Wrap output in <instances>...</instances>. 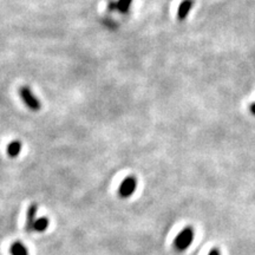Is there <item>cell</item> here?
I'll return each instance as SVG.
<instances>
[{"label": "cell", "mask_w": 255, "mask_h": 255, "mask_svg": "<svg viewBox=\"0 0 255 255\" xmlns=\"http://www.w3.org/2000/svg\"><path fill=\"white\" fill-rule=\"evenodd\" d=\"M194 229L192 227L188 226L182 229L181 232L177 234V236L174 240V247L177 252H184L186 249L189 248V246L192 245L194 241Z\"/></svg>", "instance_id": "obj_1"}, {"label": "cell", "mask_w": 255, "mask_h": 255, "mask_svg": "<svg viewBox=\"0 0 255 255\" xmlns=\"http://www.w3.org/2000/svg\"><path fill=\"white\" fill-rule=\"evenodd\" d=\"M18 92H19L20 98L23 99L25 105L28 106L30 110H32V111H38V110L42 108V103H40L39 98H37L36 96H34V93L32 92V90L29 87L24 85V87L19 88Z\"/></svg>", "instance_id": "obj_2"}, {"label": "cell", "mask_w": 255, "mask_h": 255, "mask_svg": "<svg viewBox=\"0 0 255 255\" xmlns=\"http://www.w3.org/2000/svg\"><path fill=\"white\" fill-rule=\"evenodd\" d=\"M136 188H137V179H136V176L130 175L125 177L122 181V183L120 184V188H118V195L122 198L130 197L136 192Z\"/></svg>", "instance_id": "obj_3"}, {"label": "cell", "mask_w": 255, "mask_h": 255, "mask_svg": "<svg viewBox=\"0 0 255 255\" xmlns=\"http://www.w3.org/2000/svg\"><path fill=\"white\" fill-rule=\"evenodd\" d=\"M193 6H194V0H183L180 4L179 10H177V19L180 21H183L186 19L190 11H192Z\"/></svg>", "instance_id": "obj_4"}, {"label": "cell", "mask_w": 255, "mask_h": 255, "mask_svg": "<svg viewBox=\"0 0 255 255\" xmlns=\"http://www.w3.org/2000/svg\"><path fill=\"white\" fill-rule=\"evenodd\" d=\"M37 210H38V206L32 203L31 206L29 207L28 209V214H26V232H32L34 228V224H36L37 219Z\"/></svg>", "instance_id": "obj_5"}, {"label": "cell", "mask_w": 255, "mask_h": 255, "mask_svg": "<svg viewBox=\"0 0 255 255\" xmlns=\"http://www.w3.org/2000/svg\"><path fill=\"white\" fill-rule=\"evenodd\" d=\"M6 150H7V155H9L10 157L15 158L19 156L21 151V142L17 141V139H15V141H12L9 146H7Z\"/></svg>", "instance_id": "obj_6"}, {"label": "cell", "mask_w": 255, "mask_h": 255, "mask_svg": "<svg viewBox=\"0 0 255 255\" xmlns=\"http://www.w3.org/2000/svg\"><path fill=\"white\" fill-rule=\"evenodd\" d=\"M11 254L12 255H29V251L23 242L17 241V242H13L12 246H11Z\"/></svg>", "instance_id": "obj_7"}, {"label": "cell", "mask_w": 255, "mask_h": 255, "mask_svg": "<svg viewBox=\"0 0 255 255\" xmlns=\"http://www.w3.org/2000/svg\"><path fill=\"white\" fill-rule=\"evenodd\" d=\"M49 225H50V220L47 219L46 216H43V217H40V219H37L36 224H34L33 230L34 232L43 233V232H45L47 228H49Z\"/></svg>", "instance_id": "obj_8"}, {"label": "cell", "mask_w": 255, "mask_h": 255, "mask_svg": "<svg viewBox=\"0 0 255 255\" xmlns=\"http://www.w3.org/2000/svg\"><path fill=\"white\" fill-rule=\"evenodd\" d=\"M131 2H133V0H118L117 10L120 11V13H127L129 9H130Z\"/></svg>", "instance_id": "obj_9"}, {"label": "cell", "mask_w": 255, "mask_h": 255, "mask_svg": "<svg viewBox=\"0 0 255 255\" xmlns=\"http://www.w3.org/2000/svg\"><path fill=\"white\" fill-rule=\"evenodd\" d=\"M208 255H221V252H220V249L213 248L210 252H209Z\"/></svg>", "instance_id": "obj_10"}]
</instances>
